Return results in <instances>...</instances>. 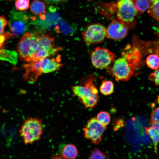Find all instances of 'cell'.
I'll return each mask as SVG.
<instances>
[{
    "label": "cell",
    "mask_w": 159,
    "mask_h": 159,
    "mask_svg": "<svg viewBox=\"0 0 159 159\" xmlns=\"http://www.w3.org/2000/svg\"><path fill=\"white\" fill-rule=\"evenodd\" d=\"M42 73H46L58 70L62 64L57 62L54 59L46 57L39 59Z\"/></svg>",
    "instance_id": "obj_11"
},
{
    "label": "cell",
    "mask_w": 159,
    "mask_h": 159,
    "mask_svg": "<svg viewBox=\"0 0 159 159\" xmlns=\"http://www.w3.org/2000/svg\"><path fill=\"white\" fill-rule=\"evenodd\" d=\"M146 62L147 66L150 68L157 69L159 68V56L154 54H150L146 58Z\"/></svg>",
    "instance_id": "obj_18"
},
{
    "label": "cell",
    "mask_w": 159,
    "mask_h": 159,
    "mask_svg": "<svg viewBox=\"0 0 159 159\" xmlns=\"http://www.w3.org/2000/svg\"><path fill=\"white\" fill-rule=\"evenodd\" d=\"M129 28L121 21L113 20L107 28L106 37L112 39L119 40L127 35Z\"/></svg>",
    "instance_id": "obj_10"
},
{
    "label": "cell",
    "mask_w": 159,
    "mask_h": 159,
    "mask_svg": "<svg viewBox=\"0 0 159 159\" xmlns=\"http://www.w3.org/2000/svg\"><path fill=\"white\" fill-rule=\"evenodd\" d=\"M6 0V1H11L12 0Z\"/></svg>",
    "instance_id": "obj_28"
},
{
    "label": "cell",
    "mask_w": 159,
    "mask_h": 159,
    "mask_svg": "<svg viewBox=\"0 0 159 159\" xmlns=\"http://www.w3.org/2000/svg\"><path fill=\"white\" fill-rule=\"evenodd\" d=\"M159 123V107L154 109L152 111L151 116V122Z\"/></svg>",
    "instance_id": "obj_23"
},
{
    "label": "cell",
    "mask_w": 159,
    "mask_h": 159,
    "mask_svg": "<svg viewBox=\"0 0 159 159\" xmlns=\"http://www.w3.org/2000/svg\"><path fill=\"white\" fill-rule=\"evenodd\" d=\"M97 120L102 125L107 126L111 121V117L110 114L105 111L99 112L96 117Z\"/></svg>",
    "instance_id": "obj_19"
},
{
    "label": "cell",
    "mask_w": 159,
    "mask_h": 159,
    "mask_svg": "<svg viewBox=\"0 0 159 159\" xmlns=\"http://www.w3.org/2000/svg\"><path fill=\"white\" fill-rule=\"evenodd\" d=\"M148 0L150 2H152L155 1L156 0Z\"/></svg>",
    "instance_id": "obj_27"
},
{
    "label": "cell",
    "mask_w": 159,
    "mask_h": 159,
    "mask_svg": "<svg viewBox=\"0 0 159 159\" xmlns=\"http://www.w3.org/2000/svg\"><path fill=\"white\" fill-rule=\"evenodd\" d=\"M16 9L19 11L28 9L29 5V0H16L15 4Z\"/></svg>",
    "instance_id": "obj_21"
},
{
    "label": "cell",
    "mask_w": 159,
    "mask_h": 159,
    "mask_svg": "<svg viewBox=\"0 0 159 159\" xmlns=\"http://www.w3.org/2000/svg\"><path fill=\"white\" fill-rule=\"evenodd\" d=\"M151 125L146 128V133L149 135L153 143L155 152L157 153V146L159 143V123L151 122Z\"/></svg>",
    "instance_id": "obj_12"
},
{
    "label": "cell",
    "mask_w": 159,
    "mask_h": 159,
    "mask_svg": "<svg viewBox=\"0 0 159 159\" xmlns=\"http://www.w3.org/2000/svg\"><path fill=\"white\" fill-rule=\"evenodd\" d=\"M66 0H45L47 4L57 3L65 1Z\"/></svg>",
    "instance_id": "obj_25"
},
{
    "label": "cell",
    "mask_w": 159,
    "mask_h": 159,
    "mask_svg": "<svg viewBox=\"0 0 159 159\" xmlns=\"http://www.w3.org/2000/svg\"><path fill=\"white\" fill-rule=\"evenodd\" d=\"M149 77L150 80L153 82L156 85H159V69L155 70L151 73Z\"/></svg>",
    "instance_id": "obj_22"
},
{
    "label": "cell",
    "mask_w": 159,
    "mask_h": 159,
    "mask_svg": "<svg viewBox=\"0 0 159 159\" xmlns=\"http://www.w3.org/2000/svg\"><path fill=\"white\" fill-rule=\"evenodd\" d=\"M107 126L100 124L96 117L89 120L84 128V136L87 139L90 140L92 143L95 145L99 144Z\"/></svg>",
    "instance_id": "obj_8"
},
{
    "label": "cell",
    "mask_w": 159,
    "mask_h": 159,
    "mask_svg": "<svg viewBox=\"0 0 159 159\" xmlns=\"http://www.w3.org/2000/svg\"><path fill=\"white\" fill-rule=\"evenodd\" d=\"M82 34L87 45L99 44L106 37L107 28L100 24H94L88 26Z\"/></svg>",
    "instance_id": "obj_7"
},
{
    "label": "cell",
    "mask_w": 159,
    "mask_h": 159,
    "mask_svg": "<svg viewBox=\"0 0 159 159\" xmlns=\"http://www.w3.org/2000/svg\"><path fill=\"white\" fill-rule=\"evenodd\" d=\"M78 153L76 146L72 144L65 145L62 150V155L66 159H75Z\"/></svg>",
    "instance_id": "obj_13"
},
{
    "label": "cell",
    "mask_w": 159,
    "mask_h": 159,
    "mask_svg": "<svg viewBox=\"0 0 159 159\" xmlns=\"http://www.w3.org/2000/svg\"><path fill=\"white\" fill-rule=\"evenodd\" d=\"M39 35L26 32L20 39L17 51L18 56L21 60L30 62L40 59L42 50Z\"/></svg>",
    "instance_id": "obj_3"
},
{
    "label": "cell",
    "mask_w": 159,
    "mask_h": 159,
    "mask_svg": "<svg viewBox=\"0 0 159 159\" xmlns=\"http://www.w3.org/2000/svg\"><path fill=\"white\" fill-rule=\"evenodd\" d=\"M31 11L36 15H40L45 12L46 6L44 4L39 0H35L32 1L30 6Z\"/></svg>",
    "instance_id": "obj_15"
},
{
    "label": "cell",
    "mask_w": 159,
    "mask_h": 159,
    "mask_svg": "<svg viewBox=\"0 0 159 159\" xmlns=\"http://www.w3.org/2000/svg\"><path fill=\"white\" fill-rule=\"evenodd\" d=\"M93 74L85 76L80 84L72 87L74 95L79 98L85 108H93L100 100L98 90L94 83L95 79Z\"/></svg>",
    "instance_id": "obj_2"
},
{
    "label": "cell",
    "mask_w": 159,
    "mask_h": 159,
    "mask_svg": "<svg viewBox=\"0 0 159 159\" xmlns=\"http://www.w3.org/2000/svg\"><path fill=\"white\" fill-rule=\"evenodd\" d=\"M150 3L148 13L153 18L159 21V0Z\"/></svg>",
    "instance_id": "obj_17"
},
{
    "label": "cell",
    "mask_w": 159,
    "mask_h": 159,
    "mask_svg": "<svg viewBox=\"0 0 159 159\" xmlns=\"http://www.w3.org/2000/svg\"><path fill=\"white\" fill-rule=\"evenodd\" d=\"M8 24V21L3 16H0V35L4 33L6 26Z\"/></svg>",
    "instance_id": "obj_24"
},
{
    "label": "cell",
    "mask_w": 159,
    "mask_h": 159,
    "mask_svg": "<svg viewBox=\"0 0 159 159\" xmlns=\"http://www.w3.org/2000/svg\"><path fill=\"white\" fill-rule=\"evenodd\" d=\"M93 66L98 69H108L115 59V55L104 48L97 47L90 53Z\"/></svg>",
    "instance_id": "obj_6"
},
{
    "label": "cell",
    "mask_w": 159,
    "mask_h": 159,
    "mask_svg": "<svg viewBox=\"0 0 159 159\" xmlns=\"http://www.w3.org/2000/svg\"><path fill=\"white\" fill-rule=\"evenodd\" d=\"M8 25L13 36L22 34L27 30L28 19L22 12L13 10L10 13Z\"/></svg>",
    "instance_id": "obj_9"
},
{
    "label": "cell",
    "mask_w": 159,
    "mask_h": 159,
    "mask_svg": "<svg viewBox=\"0 0 159 159\" xmlns=\"http://www.w3.org/2000/svg\"><path fill=\"white\" fill-rule=\"evenodd\" d=\"M117 4L118 20L129 29L133 28L135 26V17L137 15L134 0H117Z\"/></svg>",
    "instance_id": "obj_5"
},
{
    "label": "cell",
    "mask_w": 159,
    "mask_h": 159,
    "mask_svg": "<svg viewBox=\"0 0 159 159\" xmlns=\"http://www.w3.org/2000/svg\"><path fill=\"white\" fill-rule=\"evenodd\" d=\"M100 93L105 96L112 94L114 91V85L111 81L104 80L102 81L99 87Z\"/></svg>",
    "instance_id": "obj_14"
},
{
    "label": "cell",
    "mask_w": 159,
    "mask_h": 159,
    "mask_svg": "<svg viewBox=\"0 0 159 159\" xmlns=\"http://www.w3.org/2000/svg\"><path fill=\"white\" fill-rule=\"evenodd\" d=\"M157 53L158 54V56H159V47L158 48V49L157 50Z\"/></svg>",
    "instance_id": "obj_26"
},
{
    "label": "cell",
    "mask_w": 159,
    "mask_h": 159,
    "mask_svg": "<svg viewBox=\"0 0 159 159\" xmlns=\"http://www.w3.org/2000/svg\"><path fill=\"white\" fill-rule=\"evenodd\" d=\"M43 130L42 119L29 117L23 122L19 132L24 144L27 145L39 140L43 133Z\"/></svg>",
    "instance_id": "obj_4"
},
{
    "label": "cell",
    "mask_w": 159,
    "mask_h": 159,
    "mask_svg": "<svg viewBox=\"0 0 159 159\" xmlns=\"http://www.w3.org/2000/svg\"><path fill=\"white\" fill-rule=\"evenodd\" d=\"M134 2L137 11V16L141 14L148 9L150 3L148 0H134Z\"/></svg>",
    "instance_id": "obj_16"
},
{
    "label": "cell",
    "mask_w": 159,
    "mask_h": 159,
    "mask_svg": "<svg viewBox=\"0 0 159 159\" xmlns=\"http://www.w3.org/2000/svg\"><path fill=\"white\" fill-rule=\"evenodd\" d=\"M145 47L138 38L134 37L132 44L126 46L121 56L108 69L109 73L117 81L129 80L141 64Z\"/></svg>",
    "instance_id": "obj_1"
},
{
    "label": "cell",
    "mask_w": 159,
    "mask_h": 159,
    "mask_svg": "<svg viewBox=\"0 0 159 159\" xmlns=\"http://www.w3.org/2000/svg\"><path fill=\"white\" fill-rule=\"evenodd\" d=\"M108 157V155L99 150L95 148L91 153L90 159H106Z\"/></svg>",
    "instance_id": "obj_20"
}]
</instances>
